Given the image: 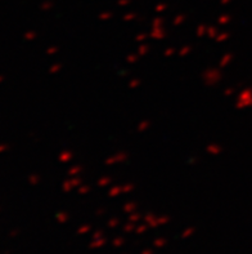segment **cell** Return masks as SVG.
<instances>
[{
    "label": "cell",
    "mask_w": 252,
    "mask_h": 254,
    "mask_svg": "<svg viewBox=\"0 0 252 254\" xmlns=\"http://www.w3.org/2000/svg\"><path fill=\"white\" fill-rule=\"evenodd\" d=\"M104 244H106V240H104V239H95V241H94V242H91V244H90V246H91L93 249H97V248H100V246H103Z\"/></svg>",
    "instance_id": "6da1fadb"
},
{
    "label": "cell",
    "mask_w": 252,
    "mask_h": 254,
    "mask_svg": "<svg viewBox=\"0 0 252 254\" xmlns=\"http://www.w3.org/2000/svg\"><path fill=\"white\" fill-rule=\"evenodd\" d=\"M165 244H166V241H165L163 239H157V240L154 241V246H156V248H162Z\"/></svg>",
    "instance_id": "7a4b0ae2"
},
{
    "label": "cell",
    "mask_w": 252,
    "mask_h": 254,
    "mask_svg": "<svg viewBox=\"0 0 252 254\" xmlns=\"http://www.w3.org/2000/svg\"><path fill=\"white\" fill-rule=\"evenodd\" d=\"M122 244H124V240H122V239H120V237H119V239H116V240L113 241V245H114V246H121Z\"/></svg>",
    "instance_id": "3957f363"
},
{
    "label": "cell",
    "mask_w": 252,
    "mask_h": 254,
    "mask_svg": "<svg viewBox=\"0 0 252 254\" xmlns=\"http://www.w3.org/2000/svg\"><path fill=\"white\" fill-rule=\"evenodd\" d=\"M192 232H193V230L191 228V230H188V231H185L184 234H183V237H188V236H191L192 235Z\"/></svg>",
    "instance_id": "277c9868"
},
{
    "label": "cell",
    "mask_w": 252,
    "mask_h": 254,
    "mask_svg": "<svg viewBox=\"0 0 252 254\" xmlns=\"http://www.w3.org/2000/svg\"><path fill=\"white\" fill-rule=\"evenodd\" d=\"M89 231V227H82V228H80V234H85V232H88Z\"/></svg>",
    "instance_id": "5b68a950"
},
{
    "label": "cell",
    "mask_w": 252,
    "mask_h": 254,
    "mask_svg": "<svg viewBox=\"0 0 252 254\" xmlns=\"http://www.w3.org/2000/svg\"><path fill=\"white\" fill-rule=\"evenodd\" d=\"M142 254H153V251H152L151 249H147V250H144Z\"/></svg>",
    "instance_id": "8992f818"
},
{
    "label": "cell",
    "mask_w": 252,
    "mask_h": 254,
    "mask_svg": "<svg viewBox=\"0 0 252 254\" xmlns=\"http://www.w3.org/2000/svg\"><path fill=\"white\" fill-rule=\"evenodd\" d=\"M145 230V227H139V230H138V232H143Z\"/></svg>",
    "instance_id": "52a82bcc"
}]
</instances>
